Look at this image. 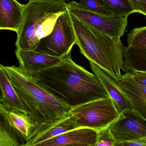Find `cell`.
Instances as JSON below:
<instances>
[{
    "label": "cell",
    "mask_w": 146,
    "mask_h": 146,
    "mask_svg": "<svg viewBox=\"0 0 146 146\" xmlns=\"http://www.w3.org/2000/svg\"><path fill=\"white\" fill-rule=\"evenodd\" d=\"M97 141L96 146H115L116 141L109 126L97 131Z\"/></svg>",
    "instance_id": "22"
},
{
    "label": "cell",
    "mask_w": 146,
    "mask_h": 146,
    "mask_svg": "<svg viewBox=\"0 0 146 146\" xmlns=\"http://www.w3.org/2000/svg\"><path fill=\"white\" fill-rule=\"evenodd\" d=\"M79 3L84 8L94 12L105 15L116 14L101 0H80Z\"/></svg>",
    "instance_id": "21"
},
{
    "label": "cell",
    "mask_w": 146,
    "mask_h": 146,
    "mask_svg": "<svg viewBox=\"0 0 146 146\" xmlns=\"http://www.w3.org/2000/svg\"><path fill=\"white\" fill-rule=\"evenodd\" d=\"M70 113L79 128H90L97 131L109 126L120 113L112 99L108 97L72 108Z\"/></svg>",
    "instance_id": "5"
},
{
    "label": "cell",
    "mask_w": 146,
    "mask_h": 146,
    "mask_svg": "<svg viewBox=\"0 0 146 146\" xmlns=\"http://www.w3.org/2000/svg\"><path fill=\"white\" fill-rule=\"evenodd\" d=\"M0 105L8 111L22 112L30 115V111L19 97L3 68L0 66Z\"/></svg>",
    "instance_id": "15"
},
{
    "label": "cell",
    "mask_w": 146,
    "mask_h": 146,
    "mask_svg": "<svg viewBox=\"0 0 146 146\" xmlns=\"http://www.w3.org/2000/svg\"><path fill=\"white\" fill-rule=\"evenodd\" d=\"M70 12L83 23L115 38H120L128 25L127 17L91 11L76 1L67 3Z\"/></svg>",
    "instance_id": "7"
},
{
    "label": "cell",
    "mask_w": 146,
    "mask_h": 146,
    "mask_svg": "<svg viewBox=\"0 0 146 146\" xmlns=\"http://www.w3.org/2000/svg\"><path fill=\"white\" fill-rule=\"evenodd\" d=\"M97 131L90 128H77L40 143L38 146H96Z\"/></svg>",
    "instance_id": "10"
},
{
    "label": "cell",
    "mask_w": 146,
    "mask_h": 146,
    "mask_svg": "<svg viewBox=\"0 0 146 146\" xmlns=\"http://www.w3.org/2000/svg\"><path fill=\"white\" fill-rule=\"evenodd\" d=\"M77 128L79 127L71 114L54 123L36 125L26 141L25 146H38L44 141Z\"/></svg>",
    "instance_id": "9"
},
{
    "label": "cell",
    "mask_w": 146,
    "mask_h": 146,
    "mask_svg": "<svg viewBox=\"0 0 146 146\" xmlns=\"http://www.w3.org/2000/svg\"><path fill=\"white\" fill-rule=\"evenodd\" d=\"M26 142L23 135L12 123L7 109L0 105V146H24Z\"/></svg>",
    "instance_id": "16"
},
{
    "label": "cell",
    "mask_w": 146,
    "mask_h": 146,
    "mask_svg": "<svg viewBox=\"0 0 146 146\" xmlns=\"http://www.w3.org/2000/svg\"><path fill=\"white\" fill-rule=\"evenodd\" d=\"M76 39L70 13L67 9L58 18L51 33L40 40L35 51L62 58L72 51Z\"/></svg>",
    "instance_id": "6"
},
{
    "label": "cell",
    "mask_w": 146,
    "mask_h": 146,
    "mask_svg": "<svg viewBox=\"0 0 146 146\" xmlns=\"http://www.w3.org/2000/svg\"><path fill=\"white\" fill-rule=\"evenodd\" d=\"M129 47L146 49V25L133 29L127 35Z\"/></svg>",
    "instance_id": "20"
},
{
    "label": "cell",
    "mask_w": 146,
    "mask_h": 146,
    "mask_svg": "<svg viewBox=\"0 0 146 146\" xmlns=\"http://www.w3.org/2000/svg\"><path fill=\"white\" fill-rule=\"evenodd\" d=\"M109 128L117 146L120 143L146 137V119L134 109L128 108L119 113Z\"/></svg>",
    "instance_id": "8"
},
{
    "label": "cell",
    "mask_w": 146,
    "mask_h": 146,
    "mask_svg": "<svg viewBox=\"0 0 146 146\" xmlns=\"http://www.w3.org/2000/svg\"><path fill=\"white\" fill-rule=\"evenodd\" d=\"M90 67L94 74L100 79L109 96L112 99L119 113L126 109H131L130 102L115 81L99 66L90 61Z\"/></svg>",
    "instance_id": "13"
},
{
    "label": "cell",
    "mask_w": 146,
    "mask_h": 146,
    "mask_svg": "<svg viewBox=\"0 0 146 146\" xmlns=\"http://www.w3.org/2000/svg\"><path fill=\"white\" fill-rule=\"evenodd\" d=\"M24 5L17 0H0V30L17 33L24 17Z\"/></svg>",
    "instance_id": "12"
},
{
    "label": "cell",
    "mask_w": 146,
    "mask_h": 146,
    "mask_svg": "<svg viewBox=\"0 0 146 146\" xmlns=\"http://www.w3.org/2000/svg\"><path fill=\"white\" fill-rule=\"evenodd\" d=\"M36 125L54 123L70 115L71 108L48 94L19 67L1 64Z\"/></svg>",
    "instance_id": "3"
},
{
    "label": "cell",
    "mask_w": 146,
    "mask_h": 146,
    "mask_svg": "<svg viewBox=\"0 0 146 146\" xmlns=\"http://www.w3.org/2000/svg\"><path fill=\"white\" fill-rule=\"evenodd\" d=\"M29 75L48 94L71 108L110 97L95 74L72 60L71 51L56 65Z\"/></svg>",
    "instance_id": "1"
},
{
    "label": "cell",
    "mask_w": 146,
    "mask_h": 146,
    "mask_svg": "<svg viewBox=\"0 0 146 146\" xmlns=\"http://www.w3.org/2000/svg\"><path fill=\"white\" fill-rule=\"evenodd\" d=\"M15 54L19 66L28 74L43 70L56 65L62 58L41 53L35 50L16 49Z\"/></svg>",
    "instance_id": "11"
},
{
    "label": "cell",
    "mask_w": 146,
    "mask_h": 146,
    "mask_svg": "<svg viewBox=\"0 0 146 146\" xmlns=\"http://www.w3.org/2000/svg\"><path fill=\"white\" fill-rule=\"evenodd\" d=\"M123 71L146 72V49L125 47Z\"/></svg>",
    "instance_id": "17"
},
{
    "label": "cell",
    "mask_w": 146,
    "mask_h": 146,
    "mask_svg": "<svg viewBox=\"0 0 146 146\" xmlns=\"http://www.w3.org/2000/svg\"><path fill=\"white\" fill-rule=\"evenodd\" d=\"M70 15L76 35V44L80 52L115 81H119L125 48L120 38L111 37L83 23L73 14Z\"/></svg>",
    "instance_id": "2"
},
{
    "label": "cell",
    "mask_w": 146,
    "mask_h": 146,
    "mask_svg": "<svg viewBox=\"0 0 146 146\" xmlns=\"http://www.w3.org/2000/svg\"><path fill=\"white\" fill-rule=\"evenodd\" d=\"M135 12L142 14L146 17V0H129Z\"/></svg>",
    "instance_id": "23"
},
{
    "label": "cell",
    "mask_w": 146,
    "mask_h": 146,
    "mask_svg": "<svg viewBox=\"0 0 146 146\" xmlns=\"http://www.w3.org/2000/svg\"><path fill=\"white\" fill-rule=\"evenodd\" d=\"M123 75L136 82L146 85V72H127L124 73Z\"/></svg>",
    "instance_id": "24"
},
{
    "label": "cell",
    "mask_w": 146,
    "mask_h": 146,
    "mask_svg": "<svg viewBox=\"0 0 146 146\" xmlns=\"http://www.w3.org/2000/svg\"><path fill=\"white\" fill-rule=\"evenodd\" d=\"M24 17L17 33V49L35 50L40 40L53 29L56 20L67 9L58 0H29L24 5Z\"/></svg>",
    "instance_id": "4"
},
{
    "label": "cell",
    "mask_w": 146,
    "mask_h": 146,
    "mask_svg": "<svg viewBox=\"0 0 146 146\" xmlns=\"http://www.w3.org/2000/svg\"><path fill=\"white\" fill-rule=\"evenodd\" d=\"M110 7L116 15L128 18L135 11L129 0H101Z\"/></svg>",
    "instance_id": "19"
},
{
    "label": "cell",
    "mask_w": 146,
    "mask_h": 146,
    "mask_svg": "<svg viewBox=\"0 0 146 146\" xmlns=\"http://www.w3.org/2000/svg\"><path fill=\"white\" fill-rule=\"evenodd\" d=\"M7 111L12 123L23 135L27 141L36 126L35 121L29 114L19 111Z\"/></svg>",
    "instance_id": "18"
},
{
    "label": "cell",
    "mask_w": 146,
    "mask_h": 146,
    "mask_svg": "<svg viewBox=\"0 0 146 146\" xmlns=\"http://www.w3.org/2000/svg\"><path fill=\"white\" fill-rule=\"evenodd\" d=\"M146 146V137L137 140L129 141L124 142L118 143L117 146Z\"/></svg>",
    "instance_id": "25"
},
{
    "label": "cell",
    "mask_w": 146,
    "mask_h": 146,
    "mask_svg": "<svg viewBox=\"0 0 146 146\" xmlns=\"http://www.w3.org/2000/svg\"><path fill=\"white\" fill-rule=\"evenodd\" d=\"M118 83L130 102L131 108L146 119V85L122 75Z\"/></svg>",
    "instance_id": "14"
},
{
    "label": "cell",
    "mask_w": 146,
    "mask_h": 146,
    "mask_svg": "<svg viewBox=\"0 0 146 146\" xmlns=\"http://www.w3.org/2000/svg\"><path fill=\"white\" fill-rule=\"evenodd\" d=\"M58 1H69V0H58Z\"/></svg>",
    "instance_id": "26"
}]
</instances>
